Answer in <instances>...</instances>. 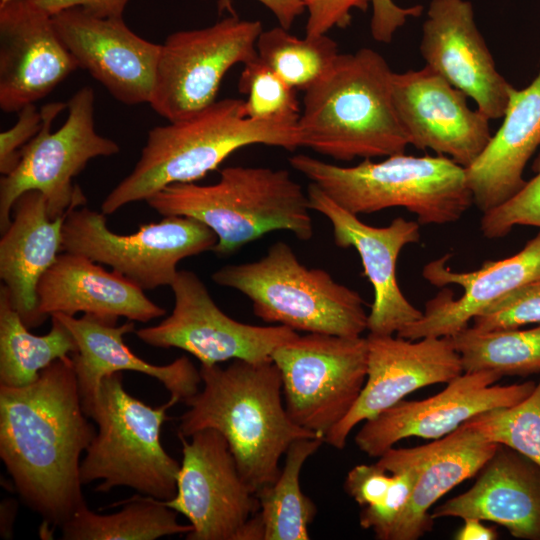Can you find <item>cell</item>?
<instances>
[{
    "label": "cell",
    "instance_id": "obj_1",
    "mask_svg": "<svg viewBox=\"0 0 540 540\" xmlns=\"http://www.w3.org/2000/svg\"><path fill=\"white\" fill-rule=\"evenodd\" d=\"M71 356L23 387L0 385V457L24 502L62 526L86 504L80 456L96 435Z\"/></svg>",
    "mask_w": 540,
    "mask_h": 540
},
{
    "label": "cell",
    "instance_id": "obj_2",
    "mask_svg": "<svg viewBox=\"0 0 540 540\" xmlns=\"http://www.w3.org/2000/svg\"><path fill=\"white\" fill-rule=\"evenodd\" d=\"M199 370L203 388L184 402L188 409L180 417L178 436L189 438L203 429L221 433L253 492L275 481L294 441L320 437L289 417L272 359L233 360L226 367L201 365Z\"/></svg>",
    "mask_w": 540,
    "mask_h": 540
},
{
    "label": "cell",
    "instance_id": "obj_3",
    "mask_svg": "<svg viewBox=\"0 0 540 540\" xmlns=\"http://www.w3.org/2000/svg\"><path fill=\"white\" fill-rule=\"evenodd\" d=\"M392 75L373 49L340 53L304 91L301 146L340 161L405 153L409 142L394 106Z\"/></svg>",
    "mask_w": 540,
    "mask_h": 540
},
{
    "label": "cell",
    "instance_id": "obj_4",
    "mask_svg": "<svg viewBox=\"0 0 540 540\" xmlns=\"http://www.w3.org/2000/svg\"><path fill=\"white\" fill-rule=\"evenodd\" d=\"M255 144L294 151L301 147L298 125L251 119L244 99L225 98L189 118L156 126L134 169L106 196L101 212L110 215L171 184L197 181L235 151Z\"/></svg>",
    "mask_w": 540,
    "mask_h": 540
},
{
    "label": "cell",
    "instance_id": "obj_5",
    "mask_svg": "<svg viewBox=\"0 0 540 540\" xmlns=\"http://www.w3.org/2000/svg\"><path fill=\"white\" fill-rule=\"evenodd\" d=\"M146 203L163 216L205 224L217 236L212 251L219 256L273 231H289L303 241L313 236L307 191L284 169L226 167L214 184H171Z\"/></svg>",
    "mask_w": 540,
    "mask_h": 540
},
{
    "label": "cell",
    "instance_id": "obj_6",
    "mask_svg": "<svg viewBox=\"0 0 540 540\" xmlns=\"http://www.w3.org/2000/svg\"><path fill=\"white\" fill-rule=\"evenodd\" d=\"M289 163L357 216L403 207L419 224L443 225L458 221L474 204L466 169L443 155L402 153L346 167L298 154Z\"/></svg>",
    "mask_w": 540,
    "mask_h": 540
},
{
    "label": "cell",
    "instance_id": "obj_7",
    "mask_svg": "<svg viewBox=\"0 0 540 540\" xmlns=\"http://www.w3.org/2000/svg\"><path fill=\"white\" fill-rule=\"evenodd\" d=\"M212 280L248 297L254 314L267 323L346 337L367 330L360 294L324 269L304 266L285 242L272 244L256 261L218 269Z\"/></svg>",
    "mask_w": 540,
    "mask_h": 540
},
{
    "label": "cell",
    "instance_id": "obj_8",
    "mask_svg": "<svg viewBox=\"0 0 540 540\" xmlns=\"http://www.w3.org/2000/svg\"><path fill=\"white\" fill-rule=\"evenodd\" d=\"M175 404L169 399L151 407L125 390L121 372L104 377L85 412L98 431L80 464L82 484L102 480L98 492L125 486L161 501L172 499L181 464L163 448L160 431Z\"/></svg>",
    "mask_w": 540,
    "mask_h": 540
},
{
    "label": "cell",
    "instance_id": "obj_9",
    "mask_svg": "<svg viewBox=\"0 0 540 540\" xmlns=\"http://www.w3.org/2000/svg\"><path fill=\"white\" fill-rule=\"evenodd\" d=\"M95 95L91 87L76 91L68 102H51L41 108L42 126L22 149L15 169L0 181V229L11 223L16 200L29 190L40 191L51 219L66 216L86 204L73 179L97 157L119 152V145L95 129Z\"/></svg>",
    "mask_w": 540,
    "mask_h": 540
},
{
    "label": "cell",
    "instance_id": "obj_10",
    "mask_svg": "<svg viewBox=\"0 0 540 540\" xmlns=\"http://www.w3.org/2000/svg\"><path fill=\"white\" fill-rule=\"evenodd\" d=\"M286 411L298 426L324 437L351 411L367 377L362 336L297 335L274 350Z\"/></svg>",
    "mask_w": 540,
    "mask_h": 540
},
{
    "label": "cell",
    "instance_id": "obj_11",
    "mask_svg": "<svg viewBox=\"0 0 540 540\" xmlns=\"http://www.w3.org/2000/svg\"><path fill=\"white\" fill-rule=\"evenodd\" d=\"M216 243L215 233L191 217L164 216L120 235L107 227L104 213L83 206L66 215L61 250L106 264L141 289L152 290L170 286L181 260L212 251Z\"/></svg>",
    "mask_w": 540,
    "mask_h": 540
},
{
    "label": "cell",
    "instance_id": "obj_12",
    "mask_svg": "<svg viewBox=\"0 0 540 540\" xmlns=\"http://www.w3.org/2000/svg\"><path fill=\"white\" fill-rule=\"evenodd\" d=\"M262 31L260 21L232 15L207 27L170 34L160 48L152 109L174 122L213 104L225 74L258 57Z\"/></svg>",
    "mask_w": 540,
    "mask_h": 540
},
{
    "label": "cell",
    "instance_id": "obj_13",
    "mask_svg": "<svg viewBox=\"0 0 540 540\" xmlns=\"http://www.w3.org/2000/svg\"><path fill=\"white\" fill-rule=\"evenodd\" d=\"M182 462L176 495L163 501L183 514L192 531L187 540H249L259 501L241 476L225 437L214 429L178 436Z\"/></svg>",
    "mask_w": 540,
    "mask_h": 540
},
{
    "label": "cell",
    "instance_id": "obj_14",
    "mask_svg": "<svg viewBox=\"0 0 540 540\" xmlns=\"http://www.w3.org/2000/svg\"><path fill=\"white\" fill-rule=\"evenodd\" d=\"M172 313L154 326L135 331L144 343L158 348H179L196 357L201 365L226 361L271 360L276 348L298 335L282 326H259L226 315L194 272L179 270L170 285Z\"/></svg>",
    "mask_w": 540,
    "mask_h": 540
},
{
    "label": "cell",
    "instance_id": "obj_15",
    "mask_svg": "<svg viewBox=\"0 0 540 540\" xmlns=\"http://www.w3.org/2000/svg\"><path fill=\"white\" fill-rule=\"evenodd\" d=\"M493 371L463 372L429 398L401 400L363 422L354 441L369 457L379 458L408 437L437 440L449 435L475 415L525 399L536 383L498 385Z\"/></svg>",
    "mask_w": 540,
    "mask_h": 540
},
{
    "label": "cell",
    "instance_id": "obj_16",
    "mask_svg": "<svg viewBox=\"0 0 540 540\" xmlns=\"http://www.w3.org/2000/svg\"><path fill=\"white\" fill-rule=\"evenodd\" d=\"M366 338L368 365L364 387L351 411L324 437L325 443L339 450L360 423L420 388L447 384L464 372L451 337L410 340L369 333Z\"/></svg>",
    "mask_w": 540,
    "mask_h": 540
},
{
    "label": "cell",
    "instance_id": "obj_17",
    "mask_svg": "<svg viewBox=\"0 0 540 540\" xmlns=\"http://www.w3.org/2000/svg\"><path fill=\"white\" fill-rule=\"evenodd\" d=\"M394 106L409 145L469 167L491 140L489 121L468 96L426 65L392 75Z\"/></svg>",
    "mask_w": 540,
    "mask_h": 540
},
{
    "label": "cell",
    "instance_id": "obj_18",
    "mask_svg": "<svg viewBox=\"0 0 540 540\" xmlns=\"http://www.w3.org/2000/svg\"><path fill=\"white\" fill-rule=\"evenodd\" d=\"M307 195L311 210L330 222L334 243L341 248H354L361 258L364 274L374 290L368 313L369 333L397 335L419 320L423 311L414 307L402 293L397 282L396 264L401 250L420 240V224L397 217L388 226H370L336 204L312 182Z\"/></svg>",
    "mask_w": 540,
    "mask_h": 540
},
{
    "label": "cell",
    "instance_id": "obj_19",
    "mask_svg": "<svg viewBox=\"0 0 540 540\" xmlns=\"http://www.w3.org/2000/svg\"><path fill=\"white\" fill-rule=\"evenodd\" d=\"M79 68L87 70L118 101L150 103L161 44L140 37L123 18H100L80 8L52 16Z\"/></svg>",
    "mask_w": 540,
    "mask_h": 540
},
{
    "label": "cell",
    "instance_id": "obj_20",
    "mask_svg": "<svg viewBox=\"0 0 540 540\" xmlns=\"http://www.w3.org/2000/svg\"><path fill=\"white\" fill-rule=\"evenodd\" d=\"M420 53L427 67L474 100L487 118L503 117L512 85L497 70L471 2L432 0L422 26Z\"/></svg>",
    "mask_w": 540,
    "mask_h": 540
},
{
    "label": "cell",
    "instance_id": "obj_21",
    "mask_svg": "<svg viewBox=\"0 0 540 540\" xmlns=\"http://www.w3.org/2000/svg\"><path fill=\"white\" fill-rule=\"evenodd\" d=\"M78 68L50 14L29 0L0 2L1 110L35 104Z\"/></svg>",
    "mask_w": 540,
    "mask_h": 540
},
{
    "label": "cell",
    "instance_id": "obj_22",
    "mask_svg": "<svg viewBox=\"0 0 540 540\" xmlns=\"http://www.w3.org/2000/svg\"><path fill=\"white\" fill-rule=\"evenodd\" d=\"M449 255L433 260L422 275L436 287L459 285L463 294L454 299L444 288L426 302L422 317L397 336L417 340L424 337H451L469 326L483 309L512 290L540 278V231L518 253L496 261H486L470 272L452 271L446 266Z\"/></svg>",
    "mask_w": 540,
    "mask_h": 540
},
{
    "label": "cell",
    "instance_id": "obj_23",
    "mask_svg": "<svg viewBox=\"0 0 540 540\" xmlns=\"http://www.w3.org/2000/svg\"><path fill=\"white\" fill-rule=\"evenodd\" d=\"M56 316L72 333L77 352L71 355L84 412L98 395L104 377L125 370L157 379L170 399L185 402L200 390V370L182 356L167 365H154L135 355L123 337L135 330L134 322L117 325L116 318L84 314L80 318L62 313Z\"/></svg>",
    "mask_w": 540,
    "mask_h": 540
},
{
    "label": "cell",
    "instance_id": "obj_24",
    "mask_svg": "<svg viewBox=\"0 0 540 540\" xmlns=\"http://www.w3.org/2000/svg\"><path fill=\"white\" fill-rule=\"evenodd\" d=\"M477 475L470 489L435 507L431 517L477 518L515 538L540 540V465L498 444Z\"/></svg>",
    "mask_w": 540,
    "mask_h": 540
},
{
    "label": "cell",
    "instance_id": "obj_25",
    "mask_svg": "<svg viewBox=\"0 0 540 540\" xmlns=\"http://www.w3.org/2000/svg\"><path fill=\"white\" fill-rule=\"evenodd\" d=\"M39 311L74 316L79 312L100 317H125L146 323L166 310L150 300L144 290L118 272L75 253L59 254L37 287Z\"/></svg>",
    "mask_w": 540,
    "mask_h": 540
},
{
    "label": "cell",
    "instance_id": "obj_26",
    "mask_svg": "<svg viewBox=\"0 0 540 540\" xmlns=\"http://www.w3.org/2000/svg\"><path fill=\"white\" fill-rule=\"evenodd\" d=\"M65 217L51 219L44 195L26 191L16 200L11 223L0 240V277L13 308L29 329L48 318L39 311L37 287L62 251Z\"/></svg>",
    "mask_w": 540,
    "mask_h": 540
},
{
    "label": "cell",
    "instance_id": "obj_27",
    "mask_svg": "<svg viewBox=\"0 0 540 540\" xmlns=\"http://www.w3.org/2000/svg\"><path fill=\"white\" fill-rule=\"evenodd\" d=\"M504 120L478 158L466 169L476 207L486 213L519 192L523 171L540 146V71L523 89H509Z\"/></svg>",
    "mask_w": 540,
    "mask_h": 540
},
{
    "label": "cell",
    "instance_id": "obj_28",
    "mask_svg": "<svg viewBox=\"0 0 540 540\" xmlns=\"http://www.w3.org/2000/svg\"><path fill=\"white\" fill-rule=\"evenodd\" d=\"M497 446L465 424L445 437L418 446V478L391 540H417L431 531V507L457 485L477 475Z\"/></svg>",
    "mask_w": 540,
    "mask_h": 540
},
{
    "label": "cell",
    "instance_id": "obj_29",
    "mask_svg": "<svg viewBox=\"0 0 540 540\" xmlns=\"http://www.w3.org/2000/svg\"><path fill=\"white\" fill-rule=\"evenodd\" d=\"M50 317L47 334H32L13 308L6 286L0 287V385H29L55 360L77 352L70 330L56 316Z\"/></svg>",
    "mask_w": 540,
    "mask_h": 540
},
{
    "label": "cell",
    "instance_id": "obj_30",
    "mask_svg": "<svg viewBox=\"0 0 540 540\" xmlns=\"http://www.w3.org/2000/svg\"><path fill=\"white\" fill-rule=\"evenodd\" d=\"M323 443L320 437L294 441L285 453L278 477L256 492L264 540L310 539L309 526L315 519L317 506L303 493L300 475L306 460Z\"/></svg>",
    "mask_w": 540,
    "mask_h": 540
},
{
    "label": "cell",
    "instance_id": "obj_31",
    "mask_svg": "<svg viewBox=\"0 0 540 540\" xmlns=\"http://www.w3.org/2000/svg\"><path fill=\"white\" fill-rule=\"evenodd\" d=\"M121 511L102 515L82 505L60 528L65 540H154L188 534L191 524L177 521L174 509L150 496L135 495L119 502Z\"/></svg>",
    "mask_w": 540,
    "mask_h": 540
},
{
    "label": "cell",
    "instance_id": "obj_32",
    "mask_svg": "<svg viewBox=\"0 0 540 540\" xmlns=\"http://www.w3.org/2000/svg\"><path fill=\"white\" fill-rule=\"evenodd\" d=\"M451 339L464 372L488 370L501 377L540 373V325L494 331L469 325Z\"/></svg>",
    "mask_w": 540,
    "mask_h": 540
},
{
    "label": "cell",
    "instance_id": "obj_33",
    "mask_svg": "<svg viewBox=\"0 0 540 540\" xmlns=\"http://www.w3.org/2000/svg\"><path fill=\"white\" fill-rule=\"evenodd\" d=\"M256 49L258 57L282 80L303 91L317 83L340 54L327 34L298 38L281 26L263 30Z\"/></svg>",
    "mask_w": 540,
    "mask_h": 540
},
{
    "label": "cell",
    "instance_id": "obj_34",
    "mask_svg": "<svg viewBox=\"0 0 540 540\" xmlns=\"http://www.w3.org/2000/svg\"><path fill=\"white\" fill-rule=\"evenodd\" d=\"M376 462L392 474V483L380 502L362 507L359 522L363 529L371 530L376 539L391 540L408 507L418 478L419 448L392 447Z\"/></svg>",
    "mask_w": 540,
    "mask_h": 540
},
{
    "label": "cell",
    "instance_id": "obj_35",
    "mask_svg": "<svg viewBox=\"0 0 540 540\" xmlns=\"http://www.w3.org/2000/svg\"><path fill=\"white\" fill-rule=\"evenodd\" d=\"M464 424L540 465V380L522 401L481 412Z\"/></svg>",
    "mask_w": 540,
    "mask_h": 540
},
{
    "label": "cell",
    "instance_id": "obj_36",
    "mask_svg": "<svg viewBox=\"0 0 540 540\" xmlns=\"http://www.w3.org/2000/svg\"><path fill=\"white\" fill-rule=\"evenodd\" d=\"M238 89L246 94L247 117L284 125H297L301 109L296 90L282 80L259 57L243 65Z\"/></svg>",
    "mask_w": 540,
    "mask_h": 540
},
{
    "label": "cell",
    "instance_id": "obj_37",
    "mask_svg": "<svg viewBox=\"0 0 540 540\" xmlns=\"http://www.w3.org/2000/svg\"><path fill=\"white\" fill-rule=\"evenodd\" d=\"M540 324V278L497 299L472 319L481 331L521 328Z\"/></svg>",
    "mask_w": 540,
    "mask_h": 540
},
{
    "label": "cell",
    "instance_id": "obj_38",
    "mask_svg": "<svg viewBox=\"0 0 540 540\" xmlns=\"http://www.w3.org/2000/svg\"><path fill=\"white\" fill-rule=\"evenodd\" d=\"M519 225L540 228V170L512 198L483 213L480 230L486 238L498 239Z\"/></svg>",
    "mask_w": 540,
    "mask_h": 540
},
{
    "label": "cell",
    "instance_id": "obj_39",
    "mask_svg": "<svg viewBox=\"0 0 540 540\" xmlns=\"http://www.w3.org/2000/svg\"><path fill=\"white\" fill-rule=\"evenodd\" d=\"M16 123L0 134V173L5 176L18 165L22 149L37 135L42 126L41 109L28 104L18 112Z\"/></svg>",
    "mask_w": 540,
    "mask_h": 540
},
{
    "label": "cell",
    "instance_id": "obj_40",
    "mask_svg": "<svg viewBox=\"0 0 540 540\" xmlns=\"http://www.w3.org/2000/svg\"><path fill=\"white\" fill-rule=\"evenodd\" d=\"M308 11L305 36L326 35L333 28H346L354 9L366 10L371 0H300Z\"/></svg>",
    "mask_w": 540,
    "mask_h": 540
},
{
    "label": "cell",
    "instance_id": "obj_41",
    "mask_svg": "<svg viewBox=\"0 0 540 540\" xmlns=\"http://www.w3.org/2000/svg\"><path fill=\"white\" fill-rule=\"evenodd\" d=\"M392 479V474L377 462L360 464L348 472L344 489L361 507L372 506L386 495Z\"/></svg>",
    "mask_w": 540,
    "mask_h": 540
},
{
    "label": "cell",
    "instance_id": "obj_42",
    "mask_svg": "<svg viewBox=\"0 0 540 540\" xmlns=\"http://www.w3.org/2000/svg\"><path fill=\"white\" fill-rule=\"evenodd\" d=\"M372 18L371 35L381 43H390L395 32L406 22L408 17H417L422 12V6L403 8L393 0H371Z\"/></svg>",
    "mask_w": 540,
    "mask_h": 540
},
{
    "label": "cell",
    "instance_id": "obj_43",
    "mask_svg": "<svg viewBox=\"0 0 540 540\" xmlns=\"http://www.w3.org/2000/svg\"><path fill=\"white\" fill-rule=\"evenodd\" d=\"M51 16L71 8H80L100 18H123L130 0H29Z\"/></svg>",
    "mask_w": 540,
    "mask_h": 540
},
{
    "label": "cell",
    "instance_id": "obj_44",
    "mask_svg": "<svg viewBox=\"0 0 540 540\" xmlns=\"http://www.w3.org/2000/svg\"><path fill=\"white\" fill-rule=\"evenodd\" d=\"M265 5L276 17L281 27L289 30L296 20L301 15L305 8L300 0H257ZM219 10L231 8V0H219Z\"/></svg>",
    "mask_w": 540,
    "mask_h": 540
},
{
    "label": "cell",
    "instance_id": "obj_45",
    "mask_svg": "<svg viewBox=\"0 0 540 540\" xmlns=\"http://www.w3.org/2000/svg\"><path fill=\"white\" fill-rule=\"evenodd\" d=\"M461 528L456 532V540H496L498 533L493 527L486 526L477 518H465Z\"/></svg>",
    "mask_w": 540,
    "mask_h": 540
},
{
    "label": "cell",
    "instance_id": "obj_46",
    "mask_svg": "<svg viewBox=\"0 0 540 540\" xmlns=\"http://www.w3.org/2000/svg\"><path fill=\"white\" fill-rule=\"evenodd\" d=\"M1 1H4V0H0V2H1Z\"/></svg>",
    "mask_w": 540,
    "mask_h": 540
}]
</instances>
